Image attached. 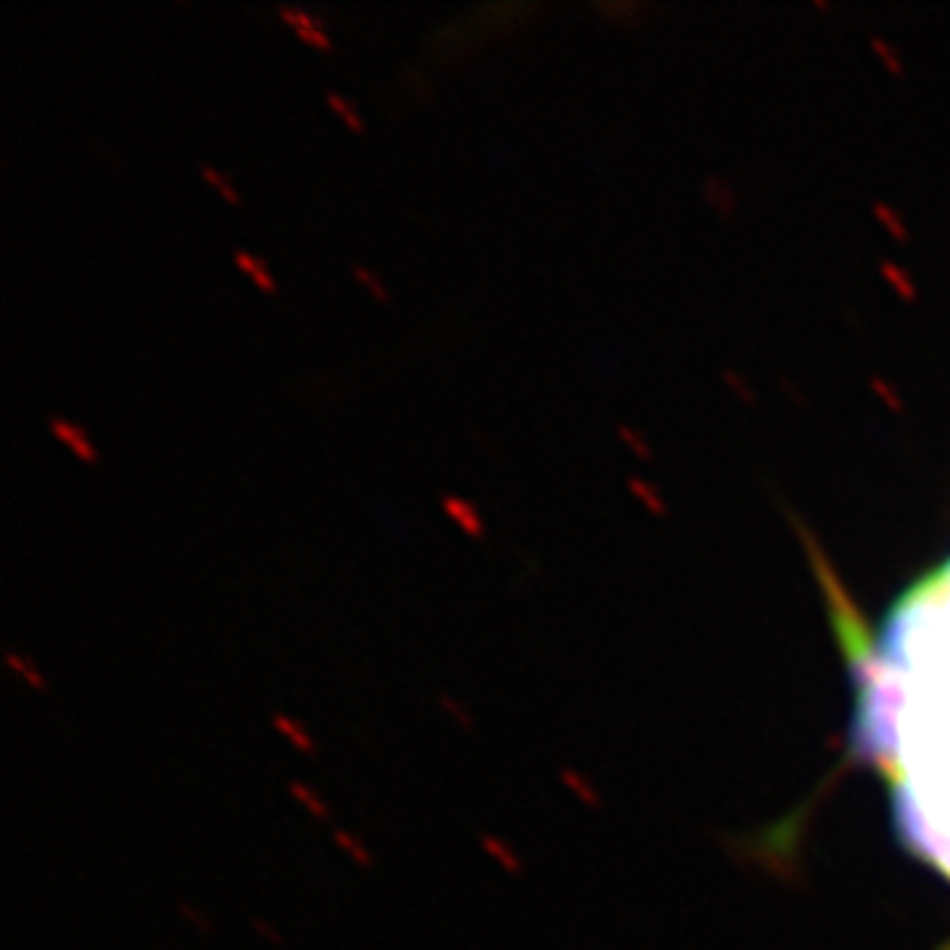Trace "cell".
<instances>
[{
    "label": "cell",
    "mask_w": 950,
    "mask_h": 950,
    "mask_svg": "<svg viewBox=\"0 0 950 950\" xmlns=\"http://www.w3.org/2000/svg\"><path fill=\"white\" fill-rule=\"evenodd\" d=\"M846 640L858 754L892 781L904 843L950 877V566L892 612L880 643Z\"/></svg>",
    "instance_id": "cell-1"
},
{
    "label": "cell",
    "mask_w": 950,
    "mask_h": 950,
    "mask_svg": "<svg viewBox=\"0 0 950 950\" xmlns=\"http://www.w3.org/2000/svg\"><path fill=\"white\" fill-rule=\"evenodd\" d=\"M4 665H7V668H10L19 680H25L34 692H47V677L34 668L31 658H25V655H19V652L7 649V652H4Z\"/></svg>",
    "instance_id": "cell-10"
},
{
    "label": "cell",
    "mask_w": 950,
    "mask_h": 950,
    "mask_svg": "<svg viewBox=\"0 0 950 950\" xmlns=\"http://www.w3.org/2000/svg\"><path fill=\"white\" fill-rule=\"evenodd\" d=\"M440 508L446 511V517L452 523H459V529L471 539H483V520H480V511L474 508V502L462 499V495H452V492H443L440 495Z\"/></svg>",
    "instance_id": "cell-4"
},
{
    "label": "cell",
    "mask_w": 950,
    "mask_h": 950,
    "mask_svg": "<svg viewBox=\"0 0 950 950\" xmlns=\"http://www.w3.org/2000/svg\"><path fill=\"white\" fill-rule=\"evenodd\" d=\"M277 13L283 16V22L293 28L305 44H311V47H317V50H333V40L326 37V31H323V22L317 19V16H311L308 10H302V7H293V4H280L277 7Z\"/></svg>",
    "instance_id": "cell-2"
},
{
    "label": "cell",
    "mask_w": 950,
    "mask_h": 950,
    "mask_svg": "<svg viewBox=\"0 0 950 950\" xmlns=\"http://www.w3.org/2000/svg\"><path fill=\"white\" fill-rule=\"evenodd\" d=\"M197 173H200L206 182H210V185L222 194V200H225V203H231V206H237V203H240L237 191L231 188V182H228V179H225L216 167H210V163H197Z\"/></svg>",
    "instance_id": "cell-14"
},
{
    "label": "cell",
    "mask_w": 950,
    "mask_h": 950,
    "mask_svg": "<svg viewBox=\"0 0 950 950\" xmlns=\"http://www.w3.org/2000/svg\"><path fill=\"white\" fill-rule=\"evenodd\" d=\"M351 271H354V277H357V280L369 289V293H373V299H379V302H388V299H391V296H388V289L382 286V280H379L373 271H369V268H363V265H357V262H354V265H351Z\"/></svg>",
    "instance_id": "cell-16"
},
{
    "label": "cell",
    "mask_w": 950,
    "mask_h": 950,
    "mask_svg": "<svg viewBox=\"0 0 950 950\" xmlns=\"http://www.w3.org/2000/svg\"><path fill=\"white\" fill-rule=\"evenodd\" d=\"M253 929L265 938V941H271L274 947H280L283 944V935H280V929L274 926V923H268L265 917H253Z\"/></svg>",
    "instance_id": "cell-17"
},
{
    "label": "cell",
    "mask_w": 950,
    "mask_h": 950,
    "mask_svg": "<svg viewBox=\"0 0 950 950\" xmlns=\"http://www.w3.org/2000/svg\"><path fill=\"white\" fill-rule=\"evenodd\" d=\"M234 262H237V268H240L246 277H250V280L262 289V293H274V289H277V283H274L268 265H265L259 256H253L250 250H246V246H237V250H234Z\"/></svg>",
    "instance_id": "cell-7"
},
{
    "label": "cell",
    "mask_w": 950,
    "mask_h": 950,
    "mask_svg": "<svg viewBox=\"0 0 950 950\" xmlns=\"http://www.w3.org/2000/svg\"><path fill=\"white\" fill-rule=\"evenodd\" d=\"M323 96H326V105L333 108V111H336V114H339V117L345 120V127H348V130H354V133H363V120H360V114H357V111L351 108V102H348V99H345L342 93H336V90H326Z\"/></svg>",
    "instance_id": "cell-12"
},
{
    "label": "cell",
    "mask_w": 950,
    "mask_h": 950,
    "mask_svg": "<svg viewBox=\"0 0 950 950\" xmlns=\"http://www.w3.org/2000/svg\"><path fill=\"white\" fill-rule=\"evenodd\" d=\"M437 705L449 714V720L456 723V726H462L465 732H474V717H471V711L462 705L459 698H452L449 692H440V695H437Z\"/></svg>",
    "instance_id": "cell-13"
},
{
    "label": "cell",
    "mask_w": 950,
    "mask_h": 950,
    "mask_svg": "<svg viewBox=\"0 0 950 950\" xmlns=\"http://www.w3.org/2000/svg\"><path fill=\"white\" fill-rule=\"evenodd\" d=\"M176 911H179V917H182L188 926H194L200 935H210V932H213V920L206 917L200 907H194L191 901H176Z\"/></svg>",
    "instance_id": "cell-15"
},
{
    "label": "cell",
    "mask_w": 950,
    "mask_h": 950,
    "mask_svg": "<svg viewBox=\"0 0 950 950\" xmlns=\"http://www.w3.org/2000/svg\"><path fill=\"white\" fill-rule=\"evenodd\" d=\"M289 794H293V797L308 809L311 818H317V821H326V818H329V803L323 800L320 788H314V784H308V781H302V778H293V781H289Z\"/></svg>",
    "instance_id": "cell-9"
},
{
    "label": "cell",
    "mask_w": 950,
    "mask_h": 950,
    "mask_svg": "<svg viewBox=\"0 0 950 950\" xmlns=\"http://www.w3.org/2000/svg\"><path fill=\"white\" fill-rule=\"evenodd\" d=\"M47 428L53 431V437L59 440V443H65L74 456L80 459V462H96L99 459V452H96V446L90 443V437H87V431L80 428V425H74L71 419H62V416H47Z\"/></svg>",
    "instance_id": "cell-3"
},
{
    "label": "cell",
    "mask_w": 950,
    "mask_h": 950,
    "mask_svg": "<svg viewBox=\"0 0 950 950\" xmlns=\"http://www.w3.org/2000/svg\"><path fill=\"white\" fill-rule=\"evenodd\" d=\"M271 723H274V729L293 745L299 754H317L320 751V745H317V738L308 732V726L302 723V720H296V717H289V714H271Z\"/></svg>",
    "instance_id": "cell-6"
},
{
    "label": "cell",
    "mask_w": 950,
    "mask_h": 950,
    "mask_svg": "<svg viewBox=\"0 0 950 950\" xmlns=\"http://www.w3.org/2000/svg\"><path fill=\"white\" fill-rule=\"evenodd\" d=\"M560 784H563V788H566L572 797L582 800L588 809H600V794H597V788H594V784H591L582 772H578V769L563 766V769H560Z\"/></svg>",
    "instance_id": "cell-8"
},
{
    "label": "cell",
    "mask_w": 950,
    "mask_h": 950,
    "mask_svg": "<svg viewBox=\"0 0 950 950\" xmlns=\"http://www.w3.org/2000/svg\"><path fill=\"white\" fill-rule=\"evenodd\" d=\"M333 843L357 864V867H373L376 864V855H373V849H369L357 834H351V831H336L333 834Z\"/></svg>",
    "instance_id": "cell-11"
},
{
    "label": "cell",
    "mask_w": 950,
    "mask_h": 950,
    "mask_svg": "<svg viewBox=\"0 0 950 950\" xmlns=\"http://www.w3.org/2000/svg\"><path fill=\"white\" fill-rule=\"evenodd\" d=\"M480 849L486 852L489 861L499 864L508 877H523V874H526V864H523L520 852H517L508 840L495 837V834H480Z\"/></svg>",
    "instance_id": "cell-5"
}]
</instances>
